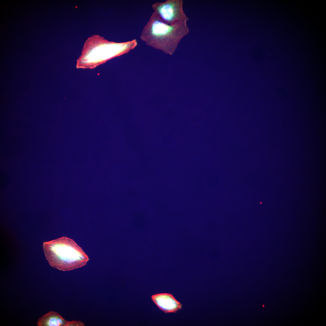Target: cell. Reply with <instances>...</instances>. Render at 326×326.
<instances>
[{
  "mask_svg": "<svg viewBox=\"0 0 326 326\" xmlns=\"http://www.w3.org/2000/svg\"><path fill=\"white\" fill-rule=\"evenodd\" d=\"M84 324L80 321L72 320L68 321L66 326H83Z\"/></svg>",
  "mask_w": 326,
  "mask_h": 326,
  "instance_id": "6",
  "label": "cell"
},
{
  "mask_svg": "<svg viewBox=\"0 0 326 326\" xmlns=\"http://www.w3.org/2000/svg\"><path fill=\"white\" fill-rule=\"evenodd\" d=\"M43 248L50 265L61 271L79 268L86 265L89 260L73 239L65 236L43 242Z\"/></svg>",
  "mask_w": 326,
  "mask_h": 326,
  "instance_id": "2",
  "label": "cell"
},
{
  "mask_svg": "<svg viewBox=\"0 0 326 326\" xmlns=\"http://www.w3.org/2000/svg\"><path fill=\"white\" fill-rule=\"evenodd\" d=\"M187 22L170 25L154 12L143 29L140 38L147 45L172 55L182 39L189 33Z\"/></svg>",
  "mask_w": 326,
  "mask_h": 326,
  "instance_id": "1",
  "label": "cell"
},
{
  "mask_svg": "<svg viewBox=\"0 0 326 326\" xmlns=\"http://www.w3.org/2000/svg\"><path fill=\"white\" fill-rule=\"evenodd\" d=\"M68 321L56 312L50 311L40 318L38 326H66Z\"/></svg>",
  "mask_w": 326,
  "mask_h": 326,
  "instance_id": "5",
  "label": "cell"
},
{
  "mask_svg": "<svg viewBox=\"0 0 326 326\" xmlns=\"http://www.w3.org/2000/svg\"><path fill=\"white\" fill-rule=\"evenodd\" d=\"M151 298L154 302L165 313H175L182 308V305L170 293H159L153 295Z\"/></svg>",
  "mask_w": 326,
  "mask_h": 326,
  "instance_id": "4",
  "label": "cell"
},
{
  "mask_svg": "<svg viewBox=\"0 0 326 326\" xmlns=\"http://www.w3.org/2000/svg\"><path fill=\"white\" fill-rule=\"evenodd\" d=\"M152 7L160 20L168 24L173 25L189 19L184 11L182 0L156 2Z\"/></svg>",
  "mask_w": 326,
  "mask_h": 326,
  "instance_id": "3",
  "label": "cell"
}]
</instances>
